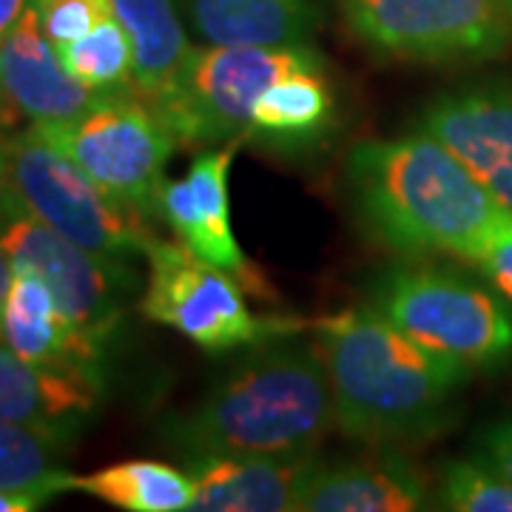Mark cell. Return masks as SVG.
<instances>
[{"mask_svg":"<svg viewBox=\"0 0 512 512\" xmlns=\"http://www.w3.org/2000/svg\"><path fill=\"white\" fill-rule=\"evenodd\" d=\"M333 424V396L319 342L299 333L259 342L163 439L191 464L211 458L293 456L316 450Z\"/></svg>","mask_w":512,"mask_h":512,"instance_id":"cell-1","label":"cell"},{"mask_svg":"<svg viewBox=\"0 0 512 512\" xmlns=\"http://www.w3.org/2000/svg\"><path fill=\"white\" fill-rule=\"evenodd\" d=\"M333 396V424L367 444H410L439 436L467 367L436 356L387 316L350 308L313 322Z\"/></svg>","mask_w":512,"mask_h":512,"instance_id":"cell-2","label":"cell"},{"mask_svg":"<svg viewBox=\"0 0 512 512\" xmlns=\"http://www.w3.org/2000/svg\"><path fill=\"white\" fill-rule=\"evenodd\" d=\"M348 191L367 234L404 256L473 259L507 211L427 131L359 143L348 157Z\"/></svg>","mask_w":512,"mask_h":512,"instance_id":"cell-3","label":"cell"},{"mask_svg":"<svg viewBox=\"0 0 512 512\" xmlns=\"http://www.w3.org/2000/svg\"><path fill=\"white\" fill-rule=\"evenodd\" d=\"M370 305L421 348L470 373L512 359V311L453 268L396 265L370 288Z\"/></svg>","mask_w":512,"mask_h":512,"instance_id":"cell-4","label":"cell"},{"mask_svg":"<svg viewBox=\"0 0 512 512\" xmlns=\"http://www.w3.org/2000/svg\"><path fill=\"white\" fill-rule=\"evenodd\" d=\"M0 151L23 214L94 254L146 256L154 239L146 214L94 183L35 126L0 140Z\"/></svg>","mask_w":512,"mask_h":512,"instance_id":"cell-5","label":"cell"},{"mask_svg":"<svg viewBox=\"0 0 512 512\" xmlns=\"http://www.w3.org/2000/svg\"><path fill=\"white\" fill-rule=\"evenodd\" d=\"M308 69H325V57L311 43L191 49L154 109L185 146L245 140L256 97L279 77Z\"/></svg>","mask_w":512,"mask_h":512,"instance_id":"cell-6","label":"cell"},{"mask_svg":"<svg viewBox=\"0 0 512 512\" xmlns=\"http://www.w3.org/2000/svg\"><path fill=\"white\" fill-rule=\"evenodd\" d=\"M148 282L140 311L151 322L183 333L205 353L254 348L274 336L299 333L296 319L256 316L245 302L239 276L197 256L183 242L151 239L146 251Z\"/></svg>","mask_w":512,"mask_h":512,"instance_id":"cell-7","label":"cell"},{"mask_svg":"<svg viewBox=\"0 0 512 512\" xmlns=\"http://www.w3.org/2000/svg\"><path fill=\"white\" fill-rule=\"evenodd\" d=\"M35 128L117 200L146 217L157 214L165 165L177 148V137L163 114L140 94H106L74 120Z\"/></svg>","mask_w":512,"mask_h":512,"instance_id":"cell-8","label":"cell"},{"mask_svg":"<svg viewBox=\"0 0 512 512\" xmlns=\"http://www.w3.org/2000/svg\"><path fill=\"white\" fill-rule=\"evenodd\" d=\"M353 35L410 63L493 60L512 46L504 0H342Z\"/></svg>","mask_w":512,"mask_h":512,"instance_id":"cell-9","label":"cell"},{"mask_svg":"<svg viewBox=\"0 0 512 512\" xmlns=\"http://www.w3.org/2000/svg\"><path fill=\"white\" fill-rule=\"evenodd\" d=\"M0 242L15 271L35 274L52 291L66 319L109 345L123 322L128 293L134 291L128 259L86 251L29 214L9 222L0 231Z\"/></svg>","mask_w":512,"mask_h":512,"instance_id":"cell-10","label":"cell"},{"mask_svg":"<svg viewBox=\"0 0 512 512\" xmlns=\"http://www.w3.org/2000/svg\"><path fill=\"white\" fill-rule=\"evenodd\" d=\"M245 140H231L222 148H208L194 157L183 180L165 183L157 214L168 222L185 248L239 276L248 291H259V276L248 265L231 228L228 171Z\"/></svg>","mask_w":512,"mask_h":512,"instance_id":"cell-11","label":"cell"},{"mask_svg":"<svg viewBox=\"0 0 512 512\" xmlns=\"http://www.w3.org/2000/svg\"><path fill=\"white\" fill-rule=\"evenodd\" d=\"M421 131L450 148L493 200L512 211V86H473L436 97Z\"/></svg>","mask_w":512,"mask_h":512,"instance_id":"cell-12","label":"cell"},{"mask_svg":"<svg viewBox=\"0 0 512 512\" xmlns=\"http://www.w3.org/2000/svg\"><path fill=\"white\" fill-rule=\"evenodd\" d=\"M103 97L66 69L29 3L12 32L0 40V100L29 117L32 126H49L86 114Z\"/></svg>","mask_w":512,"mask_h":512,"instance_id":"cell-13","label":"cell"},{"mask_svg":"<svg viewBox=\"0 0 512 512\" xmlns=\"http://www.w3.org/2000/svg\"><path fill=\"white\" fill-rule=\"evenodd\" d=\"M0 339L35 365L77 373L103 384L106 345L66 319L52 291L29 271H15L3 308Z\"/></svg>","mask_w":512,"mask_h":512,"instance_id":"cell-14","label":"cell"},{"mask_svg":"<svg viewBox=\"0 0 512 512\" xmlns=\"http://www.w3.org/2000/svg\"><path fill=\"white\" fill-rule=\"evenodd\" d=\"M322 461L316 450L293 456L211 458L191 464L194 512H296Z\"/></svg>","mask_w":512,"mask_h":512,"instance_id":"cell-15","label":"cell"},{"mask_svg":"<svg viewBox=\"0 0 512 512\" xmlns=\"http://www.w3.org/2000/svg\"><path fill=\"white\" fill-rule=\"evenodd\" d=\"M430 501V484L416 461L382 450L342 464H319L296 512H413Z\"/></svg>","mask_w":512,"mask_h":512,"instance_id":"cell-16","label":"cell"},{"mask_svg":"<svg viewBox=\"0 0 512 512\" xmlns=\"http://www.w3.org/2000/svg\"><path fill=\"white\" fill-rule=\"evenodd\" d=\"M100 390L103 384L86 376L23 359L0 339V421L74 439L97 410Z\"/></svg>","mask_w":512,"mask_h":512,"instance_id":"cell-17","label":"cell"},{"mask_svg":"<svg viewBox=\"0 0 512 512\" xmlns=\"http://www.w3.org/2000/svg\"><path fill=\"white\" fill-rule=\"evenodd\" d=\"M336 120V100L325 69L293 72L274 80L256 97L245 140L271 151H302L316 146Z\"/></svg>","mask_w":512,"mask_h":512,"instance_id":"cell-18","label":"cell"},{"mask_svg":"<svg viewBox=\"0 0 512 512\" xmlns=\"http://www.w3.org/2000/svg\"><path fill=\"white\" fill-rule=\"evenodd\" d=\"M211 46H302L316 29L311 0H185Z\"/></svg>","mask_w":512,"mask_h":512,"instance_id":"cell-19","label":"cell"},{"mask_svg":"<svg viewBox=\"0 0 512 512\" xmlns=\"http://www.w3.org/2000/svg\"><path fill=\"white\" fill-rule=\"evenodd\" d=\"M134 55V89L157 106L191 52L174 0H111Z\"/></svg>","mask_w":512,"mask_h":512,"instance_id":"cell-20","label":"cell"},{"mask_svg":"<svg viewBox=\"0 0 512 512\" xmlns=\"http://www.w3.org/2000/svg\"><path fill=\"white\" fill-rule=\"evenodd\" d=\"M74 490L94 495L117 510L185 512L194 498V478L165 461L131 458L74 478Z\"/></svg>","mask_w":512,"mask_h":512,"instance_id":"cell-21","label":"cell"},{"mask_svg":"<svg viewBox=\"0 0 512 512\" xmlns=\"http://www.w3.org/2000/svg\"><path fill=\"white\" fill-rule=\"evenodd\" d=\"M66 69L92 92L120 94L134 86V55L123 23L109 15L92 32L57 49Z\"/></svg>","mask_w":512,"mask_h":512,"instance_id":"cell-22","label":"cell"},{"mask_svg":"<svg viewBox=\"0 0 512 512\" xmlns=\"http://www.w3.org/2000/svg\"><path fill=\"white\" fill-rule=\"evenodd\" d=\"M69 441L40 427L0 421V490L26 487L63 473Z\"/></svg>","mask_w":512,"mask_h":512,"instance_id":"cell-23","label":"cell"},{"mask_svg":"<svg viewBox=\"0 0 512 512\" xmlns=\"http://www.w3.org/2000/svg\"><path fill=\"white\" fill-rule=\"evenodd\" d=\"M436 507L453 512H512V481L481 458L450 461L439 478Z\"/></svg>","mask_w":512,"mask_h":512,"instance_id":"cell-24","label":"cell"},{"mask_svg":"<svg viewBox=\"0 0 512 512\" xmlns=\"http://www.w3.org/2000/svg\"><path fill=\"white\" fill-rule=\"evenodd\" d=\"M32 9L57 49L92 32L100 20L114 15L111 0H32Z\"/></svg>","mask_w":512,"mask_h":512,"instance_id":"cell-25","label":"cell"},{"mask_svg":"<svg viewBox=\"0 0 512 512\" xmlns=\"http://www.w3.org/2000/svg\"><path fill=\"white\" fill-rule=\"evenodd\" d=\"M470 262L481 268L495 291L512 302V211H504L498 217Z\"/></svg>","mask_w":512,"mask_h":512,"instance_id":"cell-26","label":"cell"},{"mask_svg":"<svg viewBox=\"0 0 512 512\" xmlns=\"http://www.w3.org/2000/svg\"><path fill=\"white\" fill-rule=\"evenodd\" d=\"M72 473H57V476L43 478L37 484H26V487H9V490H0V512H32L46 507L52 498H57L66 490H74Z\"/></svg>","mask_w":512,"mask_h":512,"instance_id":"cell-27","label":"cell"},{"mask_svg":"<svg viewBox=\"0 0 512 512\" xmlns=\"http://www.w3.org/2000/svg\"><path fill=\"white\" fill-rule=\"evenodd\" d=\"M484 464H490L501 476L512 481V416L490 424L478 436V456Z\"/></svg>","mask_w":512,"mask_h":512,"instance_id":"cell-28","label":"cell"},{"mask_svg":"<svg viewBox=\"0 0 512 512\" xmlns=\"http://www.w3.org/2000/svg\"><path fill=\"white\" fill-rule=\"evenodd\" d=\"M20 202L9 185V174H6V163H3V151H0V231L9 225V222L20 217Z\"/></svg>","mask_w":512,"mask_h":512,"instance_id":"cell-29","label":"cell"},{"mask_svg":"<svg viewBox=\"0 0 512 512\" xmlns=\"http://www.w3.org/2000/svg\"><path fill=\"white\" fill-rule=\"evenodd\" d=\"M32 0H0V40L12 32V26L18 23L20 15L29 9Z\"/></svg>","mask_w":512,"mask_h":512,"instance_id":"cell-30","label":"cell"},{"mask_svg":"<svg viewBox=\"0 0 512 512\" xmlns=\"http://www.w3.org/2000/svg\"><path fill=\"white\" fill-rule=\"evenodd\" d=\"M12 279H15V265L6 254L3 242H0V325H3V308H6V296H9V288H12Z\"/></svg>","mask_w":512,"mask_h":512,"instance_id":"cell-31","label":"cell"},{"mask_svg":"<svg viewBox=\"0 0 512 512\" xmlns=\"http://www.w3.org/2000/svg\"><path fill=\"white\" fill-rule=\"evenodd\" d=\"M507 3V12H510V18H512V0H504Z\"/></svg>","mask_w":512,"mask_h":512,"instance_id":"cell-32","label":"cell"}]
</instances>
